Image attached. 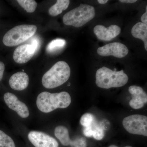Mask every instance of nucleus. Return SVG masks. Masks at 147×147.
I'll return each mask as SVG.
<instances>
[{
  "label": "nucleus",
  "mask_w": 147,
  "mask_h": 147,
  "mask_svg": "<svg viewBox=\"0 0 147 147\" xmlns=\"http://www.w3.org/2000/svg\"><path fill=\"white\" fill-rule=\"evenodd\" d=\"M66 44L65 40L57 38L52 40L47 46V51L48 53H52L54 51L63 48Z\"/></svg>",
  "instance_id": "18"
},
{
  "label": "nucleus",
  "mask_w": 147,
  "mask_h": 147,
  "mask_svg": "<svg viewBox=\"0 0 147 147\" xmlns=\"http://www.w3.org/2000/svg\"><path fill=\"white\" fill-rule=\"evenodd\" d=\"M94 117L93 115L89 113L84 114L80 119V123L84 127H88L91 126L93 123Z\"/></svg>",
  "instance_id": "20"
},
{
  "label": "nucleus",
  "mask_w": 147,
  "mask_h": 147,
  "mask_svg": "<svg viewBox=\"0 0 147 147\" xmlns=\"http://www.w3.org/2000/svg\"><path fill=\"white\" fill-rule=\"evenodd\" d=\"M29 141L35 147H58L57 140L41 131H32L28 134Z\"/></svg>",
  "instance_id": "10"
},
{
  "label": "nucleus",
  "mask_w": 147,
  "mask_h": 147,
  "mask_svg": "<svg viewBox=\"0 0 147 147\" xmlns=\"http://www.w3.org/2000/svg\"><path fill=\"white\" fill-rule=\"evenodd\" d=\"M4 100L8 108L15 111L22 118H26L30 115L28 107L21 102L16 95L10 92L6 93L4 95Z\"/></svg>",
  "instance_id": "11"
},
{
  "label": "nucleus",
  "mask_w": 147,
  "mask_h": 147,
  "mask_svg": "<svg viewBox=\"0 0 147 147\" xmlns=\"http://www.w3.org/2000/svg\"><path fill=\"white\" fill-rule=\"evenodd\" d=\"M84 134L85 136L88 137H92L93 134V128L91 126L86 127L84 130Z\"/></svg>",
  "instance_id": "22"
},
{
  "label": "nucleus",
  "mask_w": 147,
  "mask_h": 147,
  "mask_svg": "<svg viewBox=\"0 0 147 147\" xmlns=\"http://www.w3.org/2000/svg\"><path fill=\"white\" fill-rule=\"evenodd\" d=\"M120 2L123 3H133L136 2L137 0H120Z\"/></svg>",
  "instance_id": "25"
},
{
  "label": "nucleus",
  "mask_w": 147,
  "mask_h": 147,
  "mask_svg": "<svg viewBox=\"0 0 147 147\" xmlns=\"http://www.w3.org/2000/svg\"><path fill=\"white\" fill-rule=\"evenodd\" d=\"M0 147H16L13 139L0 130Z\"/></svg>",
  "instance_id": "19"
},
{
  "label": "nucleus",
  "mask_w": 147,
  "mask_h": 147,
  "mask_svg": "<svg viewBox=\"0 0 147 147\" xmlns=\"http://www.w3.org/2000/svg\"><path fill=\"white\" fill-rule=\"evenodd\" d=\"M95 10L93 7L81 4L65 13L63 18V24L66 26L80 28L94 18Z\"/></svg>",
  "instance_id": "4"
},
{
  "label": "nucleus",
  "mask_w": 147,
  "mask_h": 147,
  "mask_svg": "<svg viewBox=\"0 0 147 147\" xmlns=\"http://www.w3.org/2000/svg\"><path fill=\"white\" fill-rule=\"evenodd\" d=\"M71 102V96L67 92L51 93L43 92L38 96L36 103L41 112L49 113L57 108H67Z\"/></svg>",
  "instance_id": "1"
},
{
  "label": "nucleus",
  "mask_w": 147,
  "mask_h": 147,
  "mask_svg": "<svg viewBox=\"0 0 147 147\" xmlns=\"http://www.w3.org/2000/svg\"><path fill=\"white\" fill-rule=\"evenodd\" d=\"M93 31L98 39L108 41L119 35L120 34L121 29L119 26L115 25H111L108 28L98 25L94 27Z\"/></svg>",
  "instance_id": "12"
},
{
  "label": "nucleus",
  "mask_w": 147,
  "mask_h": 147,
  "mask_svg": "<svg viewBox=\"0 0 147 147\" xmlns=\"http://www.w3.org/2000/svg\"><path fill=\"white\" fill-rule=\"evenodd\" d=\"M147 11V6L146 7V11Z\"/></svg>",
  "instance_id": "28"
},
{
  "label": "nucleus",
  "mask_w": 147,
  "mask_h": 147,
  "mask_svg": "<svg viewBox=\"0 0 147 147\" xmlns=\"http://www.w3.org/2000/svg\"><path fill=\"white\" fill-rule=\"evenodd\" d=\"M38 45L36 39L33 40L31 44H24L18 46L13 52V58L16 63H26L32 58Z\"/></svg>",
  "instance_id": "7"
},
{
  "label": "nucleus",
  "mask_w": 147,
  "mask_h": 147,
  "mask_svg": "<svg viewBox=\"0 0 147 147\" xmlns=\"http://www.w3.org/2000/svg\"><path fill=\"white\" fill-rule=\"evenodd\" d=\"M9 83L12 89L17 91L23 90L28 86V75L23 71L16 72L11 76Z\"/></svg>",
  "instance_id": "14"
},
{
  "label": "nucleus",
  "mask_w": 147,
  "mask_h": 147,
  "mask_svg": "<svg viewBox=\"0 0 147 147\" xmlns=\"http://www.w3.org/2000/svg\"><path fill=\"white\" fill-rule=\"evenodd\" d=\"M123 125L130 134L147 136V117L140 115H133L123 119Z\"/></svg>",
  "instance_id": "6"
},
{
  "label": "nucleus",
  "mask_w": 147,
  "mask_h": 147,
  "mask_svg": "<svg viewBox=\"0 0 147 147\" xmlns=\"http://www.w3.org/2000/svg\"><path fill=\"white\" fill-rule=\"evenodd\" d=\"M129 92L132 95V99L129 101V105L134 109L143 108L147 102V95L142 87L131 86L129 88Z\"/></svg>",
  "instance_id": "13"
},
{
  "label": "nucleus",
  "mask_w": 147,
  "mask_h": 147,
  "mask_svg": "<svg viewBox=\"0 0 147 147\" xmlns=\"http://www.w3.org/2000/svg\"><path fill=\"white\" fill-rule=\"evenodd\" d=\"M55 136L63 146L70 147H87L86 140L84 137L71 140L69 137L67 129L65 126H58L55 129Z\"/></svg>",
  "instance_id": "8"
},
{
  "label": "nucleus",
  "mask_w": 147,
  "mask_h": 147,
  "mask_svg": "<svg viewBox=\"0 0 147 147\" xmlns=\"http://www.w3.org/2000/svg\"><path fill=\"white\" fill-rule=\"evenodd\" d=\"M16 1L28 13L34 12L37 6V3L34 0H17Z\"/></svg>",
  "instance_id": "17"
},
{
  "label": "nucleus",
  "mask_w": 147,
  "mask_h": 147,
  "mask_svg": "<svg viewBox=\"0 0 147 147\" xmlns=\"http://www.w3.org/2000/svg\"><path fill=\"white\" fill-rule=\"evenodd\" d=\"M69 0H58L55 5L49 8L48 13L50 16H56L66 10L69 5Z\"/></svg>",
  "instance_id": "16"
},
{
  "label": "nucleus",
  "mask_w": 147,
  "mask_h": 147,
  "mask_svg": "<svg viewBox=\"0 0 147 147\" xmlns=\"http://www.w3.org/2000/svg\"><path fill=\"white\" fill-rule=\"evenodd\" d=\"M128 76L123 70L113 71L106 67L98 69L96 74V84L101 88L108 89L123 86L127 84Z\"/></svg>",
  "instance_id": "2"
},
{
  "label": "nucleus",
  "mask_w": 147,
  "mask_h": 147,
  "mask_svg": "<svg viewBox=\"0 0 147 147\" xmlns=\"http://www.w3.org/2000/svg\"><path fill=\"white\" fill-rule=\"evenodd\" d=\"M108 147H118V146H115V145H111V146H109ZM125 147H132L131 146H125Z\"/></svg>",
  "instance_id": "27"
},
{
  "label": "nucleus",
  "mask_w": 147,
  "mask_h": 147,
  "mask_svg": "<svg viewBox=\"0 0 147 147\" xmlns=\"http://www.w3.org/2000/svg\"><path fill=\"white\" fill-rule=\"evenodd\" d=\"M132 36L142 40L144 43L145 50H147V25L139 22L132 27L131 30Z\"/></svg>",
  "instance_id": "15"
},
{
  "label": "nucleus",
  "mask_w": 147,
  "mask_h": 147,
  "mask_svg": "<svg viewBox=\"0 0 147 147\" xmlns=\"http://www.w3.org/2000/svg\"><path fill=\"white\" fill-rule=\"evenodd\" d=\"M70 74L71 70L68 64L64 61H58L43 75L42 85L47 89L60 86L67 82Z\"/></svg>",
  "instance_id": "3"
},
{
  "label": "nucleus",
  "mask_w": 147,
  "mask_h": 147,
  "mask_svg": "<svg viewBox=\"0 0 147 147\" xmlns=\"http://www.w3.org/2000/svg\"><path fill=\"white\" fill-rule=\"evenodd\" d=\"M92 137L97 140H102L104 137V131L101 127L96 126L93 128V134Z\"/></svg>",
  "instance_id": "21"
},
{
  "label": "nucleus",
  "mask_w": 147,
  "mask_h": 147,
  "mask_svg": "<svg viewBox=\"0 0 147 147\" xmlns=\"http://www.w3.org/2000/svg\"><path fill=\"white\" fill-rule=\"evenodd\" d=\"M37 29L34 25H21L13 27L5 34L3 43L8 47L16 46L32 36Z\"/></svg>",
  "instance_id": "5"
},
{
  "label": "nucleus",
  "mask_w": 147,
  "mask_h": 147,
  "mask_svg": "<svg viewBox=\"0 0 147 147\" xmlns=\"http://www.w3.org/2000/svg\"><path fill=\"white\" fill-rule=\"evenodd\" d=\"M100 4H105L108 2V0H98L97 1Z\"/></svg>",
  "instance_id": "26"
},
{
  "label": "nucleus",
  "mask_w": 147,
  "mask_h": 147,
  "mask_svg": "<svg viewBox=\"0 0 147 147\" xmlns=\"http://www.w3.org/2000/svg\"><path fill=\"white\" fill-rule=\"evenodd\" d=\"M141 20L142 21V23L144 24H147V12L146 11L144 14H143L141 17Z\"/></svg>",
  "instance_id": "24"
},
{
  "label": "nucleus",
  "mask_w": 147,
  "mask_h": 147,
  "mask_svg": "<svg viewBox=\"0 0 147 147\" xmlns=\"http://www.w3.org/2000/svg\"><path fill=\"white\" fill-rule=\"evenodd\" d=\"M5 68V66L4 64L2 62L0 61V81L2 79Z\"/></svg>",
  "instance_id": "23"
},
{
  "label": "nucleus",
  "mask_w": 147,
  "mask_h": 147,
  "mask_svg": "<svg viewBox=\"0 0 147 147\" xmlns=\"http://www.w3.org/2000/svg\"><path fill=\"white\" fill-rule=\"evenodd\" d=\"M97 53L103 57L113 56L115 57L122 58L128 54L129 50L124 44L119 42H114L98 47Z\"/></svg>",
  "instance_id": "9"
}]
</instances>
